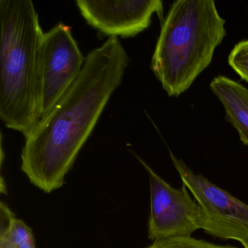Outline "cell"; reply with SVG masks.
<instances>
[{"instance_id":"1","label":"cell","mask_w":248,"mask_h":248,"mask_svg":"<svg viewBox=\"0 0 248 248\" xmlns=\"http://www.w3.org/2000/svg\"><path fill=\"white\" fill-rule=\"evenodd\" d=\"M128 55L119 37L85 58L78 78L51 111L25 138L21 170L46 193L64 183L114 91L123 82Z\"/></svg>"},{"instance_id":"2","label":"cell","mask_w":248,"mask_h":248,"mask_svg":"<svg viewBox=\"0 0 248 248\" xmlns=\"http://www.w3.org/2000/svg\"><path fill=\"white\" fill-rule=\"evenodd\" d=\"M0 119L27 137L41 120L43 32L31 0H0Z\"/></svg>"},{"instance_id":"3","label":"cell","mask_w":248,"mask_h":248,"mask_svg":"<svg viewBox=\"0 0 248 248\" xmlns=\"http://www.w3.org/2000/svg\"><path fill=\"white\" fill-rule=\"evenodd\" d=\"M213 0H177L162 21L151 69L169 96L188 91L226 36Z\"/></svg>"},{"instance_id":"4","label":"cell","mask_w":248,"mask_h":248,"mask_svg":"<svg viewBox=\"0 0 248 248\" xmlns=\"http://www.w3.org/2000/svg\"><path fill=\"white\" fill-rule=\"evenodd\" d=\"M171 160L185 186L201 207L203 230L223 239L248 245V204L196 174L185 162L170 152Z\"/></svg>"},{"instance_id":"5","label":"cell","mask_w":248,"mask_h":248,"mask_svg":"<svg viewBox=\"0 0 248 248\" xmlns=\"http://www.w3.org/2000/svg\"><path fill=\"white\" fill-rule=\"evenodd\" d=\"M85 62L69 26L59 23L44 33L40 53L41 120L72 86Z\"/></svg>"},{"instance_id":"6","label":"cell","mask_w":248,"mask_h":248,"mask_svg":"<svg viewBox=\"0 0 248 248\" xmlns=\"http://www.w3.org/2000/svg\"><path fill=\"white\" fill-rule=\"evenodd\" d=\"M136 157L147 171L150 181L149 239L190 236L198 229H203L202 211L191 198L188 188L184 185L181 188H173L144 161Z\"/></svg>"},{"instance_id":"7","label":"cell","mask_w":248,"mask_h":248,"mask_svg":"<svg viewBox=\"0 0 248 248\" xmlns=\"http://www.w3.org/2000/svg\"><path fill=\"white\" fill-rule=\"evenodd\" d=\"M77 6L91 27L108 37H133L149 28L154 14L162 21L161 0H77Z\"/></svg>"},{"instance_id":"8","label":"cell","mask_w":248,"mask_h":248,"mask_svg":"<svg viewBox=\"0 0 248 248\" xmlns=\"http://www.w3.org/2000/svg\"><path fill=\"white\" fill-rule=\"evenodd\" d=\"M210 88L224 108L226 119L237 131L240 141L248 146V89L230 78H215Z\"/></svg>"},{"instance_id":"9","label":"cell","mask_w":248,"mask_h":248,"mask_svg":"<svg viewBox=\"0 0 248 248\" xmlns=\"http://www.w3.org/2000/svg\"><path fill=\"white\" fill-rule=\"evenodd\" d=\"M0 210V248H36L31 228L17 218L3 202H1Z\"/></svg>"},{"instance_id":"10","label":"cell","mask_w":248,"mask_h":248,"mask_svg":"<svg viewBox=\"0 0 248 248\" xmlns=\"http://www.w3.org/2000/svg\"><path fill=\"white\" fill-rule=\"evenodd\" d=\"M147 248H237L214 245L191 236H174L154 241Z\"/></svg>"},{"instance_id":"11","label":"cell","mask_w":248,"mask_h":248,"mask_svg":"<svg viewBox=\"0 0 248 248\" xmlns=\"http://www.w3.org/2000/svg\"><path fill=\"white\" fill-rule=\"evenodd\" d=\"M229 66L248 83V40L238 43L228 58Z\"/></svg>"},{"instance_id":"12","label":"cell","mask_w":248,"mask_h":248,"mask_svg":"<svg viewBox=\"0 0 248 248\" xmlns=\"http://www.w3.org/2000/svg\"><path fill=\"white\" fill-rule=\"evenodd\" d=\"M248 248V246L245 247V248Z\"/></svg>"}]
</instances>
